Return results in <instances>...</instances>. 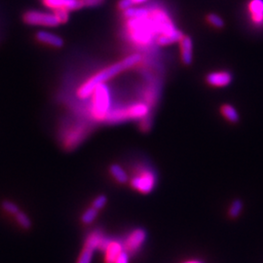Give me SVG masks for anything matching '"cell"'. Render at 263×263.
Returning a JSON list of instances; mask_svg holds the SVG:
<instances>
[{"mask_svg": "<svg viewBox=\"0 0 263 263\" xmlns=\"http://www.w3.org/2000/svg\"><path fill=\"white\" fill-rule=\"evenodd\" d=\"M144 58L139 53H134L125 58L111 64L110 67H107L92 77H90L85 83H83L79 89L77 90V97L81 100L89 99L94 92L95 88L102 83H106L108 80L117 76L121 73L133 69L136 65L140 64L143 61Z\"/></svg>", "mask_w": 263, "mask_h": 263, "instance_id": "cell-1", "label": "cell"}, {"mask_svg": "<svg viewBox=\"0 0 263 263\" xmlns=\"http://www.w3.org/2000/svg\"><path fill=\"white\" fill-rule=\"evenodd\" d=\"M91 113L95 120L105 121L112 108V97L106 83L97 86L91 95Z\"/></svg>", "mask_w": 263, "mask_h": 263, "instance_id": "cell-2", "label": "cell"}, {"mask_svg": "<svg viewBox=\"0 0 263 263\" xmlns=\"http://www.w3.org/2000/svg\"><path fill=\"white\" fill-rule=\"evenodd\" d=\"M130 183L134 189L144 194L150 193L156 186L157 176L149 168H140L139 171L131 177Z\"/></svg>", "mask_w": 263, "mask_h": 263, "instance_id": "cell-3", "label": "cell"}, {"mask_svg": "<svg viewBox=\"0 0 263 263\" xmlns=\"http://www.w3.org/2000/svg\"><path fill=\"white\" fill-rule=\"evenodd\" d=\"M24 22L29 26L40 27H57L59 25L55 13L40 11H28L24 15Z\"/></svg>", "mask_w": 263, "mask_h": 263, "instance_id": "cell-4", "label": "cell"}, {"mask_svg": "<svg viewBox=\"0 0 263 263\" xmlns=\"http://www.w3.org/2000/svg\"><path fill=\"white\" fill-rule=\"evenodd\" d=\"M146 240V232L143 228H137L132 231L123 241V248L130 255H133L140 250Z\"/></svg>", "mask_w": 263, "mask_h": 263, "instance_id": "cell-5", "label": "cell"}, {"mask_svg": "<svg viewBox=\"0 0 263 263\" xmlns=\"http://www.w3.org/2000/svg\"><path fill=\"white\" fill-rule=\"evenodd\" d=\"M124 120H146L150 113V105L147 102H135L120 107Z\"/></svg>", "mask_w": 263, "mask_h": 263, "instance_id": "cell-6", "label": "cell"}, {"mask_svg": "<svg viewBox=\"0 0 263 263\" xmlns=\"http://www.w3.org/2000/svg\"><path fill=\"white\" fill-rule=\"evenodd\" d=\"M233 79L232 74L226 71L213 72L207 74L206 82L215 88H224L231 84Z\"/></svg>", "mask_w": 263, "mask_h": 263, "instance_id": "cell-7", "label": "cell"}, {"mask_svg": "<svg viewBox=\"0 0 263 263\" xmlns=\"http://www.w3.org/2000/svg\"><path fill=\"white\" fill-rule=\"evenodd\" d=\"M248 13L251 23L256 27L263 26V0H249Z\"/></svg>", "mask_w": 263, "mask_h": 263, "instance_id": "cell-8", "label": "cell"}, {"mask_svg": "<svg viewBox=\"0 0 263 263\" xmlns=\"http://www.w3.org/2000/svg\"><path fill=\"white\" fill-rule=\"evenodd\" d=\"M44 4L54 10L64 8L69 11L82 8L81 0H44Z\"/></svg>", "mask_w": 263, "mask_h": 263, "instance_id": "cell-9", "label": "cell"}, {"mask_svg": "<svg viewBox=\"0 0 263 263\" xmlns=\"http://www.w3.org/2000/svg\"><path fill=\"white\" fill-rule=\"evenodd\" d=\"M180 58L183 64L190 65L193 61V41L189 36L183 35L179 41Z\"/></svg>", "mask_w": 263, "mask_h": 263, "instance_id": "cell-10", "label": "cell"}, {"mask_svg": "<svg viewBox=\"0 0 263 263\" xmlns=\"http://www.w3.org/2000/svg\"><path fill=\"white\" fill-rule=\"evenodd\" d=\"M36 39L39 42L54 48H61L64 44V41L60 36L45 30H39L36 33Z\"/></svg>", "mask_w": 263, "mask_h": 263, "instance_id": "cell-11", "label": "cell"}, {"mask_svg": "<svg viewBox=\"0 0 263 263\" xmlns=\"http://www.w3.org/2000/svg\"><path fill=\"white\" fill-rule=\"evenodd\" d=\"M123 250L122 241L112 240L104 251V263H115L117 257Z\"/></svg>", "mask_w": 263, "mask_h": 263, "instance_id": "cell-12", "label": "cell"}, {"mask_svg": "<svg viewBox=\"0 0 263 263\" xmlns=\"http://www.w3.org/2000/svg\"><path fill=\"white\" fill-rule=\"evenodd\" d=\"M150 13V10L146 7H131L123 11V16L127 19H140L147 17Z\"/></svg>", "mask_w": 263, "mask_h": 263, "instance_id": "cell-13", "label": "cell"}, {"mask_svg": "<svg viewBox=\"0 0 263 263\" xmlns=\"http://www.w3.org/2000/svg\"><path fill=\"white\" fill-rule=\"evenodd\" d=\"M220 113L230 123H237L240 120V116L237 109L231 104L228 103L222 104L220 106Z\"/></svg>", "mask_w": 263, "mask_h": 263, "instance_id": "cell-14", "label": "cell"}, {"mask_svg": "<svg viewBox=\"0 0 263 263\" xmlns=\"http://www.w3.org/2000/svg\"><path fill=\"white\" fill-rule=\"evenodd\" d=\"M111 175L119 182V183H126L129 181L130 177L128 173L125 171L124 168H122L118 164H113L109 168Z\"/></svg>", "mask_w": 263, "mask_h": 263, "instance_id": "cell-15", "label": "cell"}, {"mask_svg": "<svg viewBox=\"0 0 263 263\" xmlns=\"http://www.w3.org/2000/svg\"><path fill=\"white\" fill-rule=\"evenodd\" d=\"M99 211L96 210L94 207H91L84 212V214L81 217V220L84 224H91L97 219Z\"/></svg>", "mask_w": 263, "mask_h": 263, "instance_id": "cell-16", "label": "cell"}, {"mask_svg": "<svg viewBox=\"0 0 263 263\" xmlns=\"http://www.w3.org/2000/svg\"><path fill=\"white\" fill-rule=\"evenodd\" d=\"M243 210V202L239 199L237 200H234L229 208V211H228V214H229V217L232 218V219H236L238 218L240 215H241V212Z\"/></svg>", "mask_w": 263, "mask_h": 263, "instance_id": "cell-17", "label": "cell"}, {"mask_svg": "<svg viewBox=\"0 0 263 263\" xmlns=\"http://www.w3.org/2000/svg\"><path fill=\"white\" fill-rule=\"evenodd\" d=\"M207 22L216 29H222L224 27V21L222 18L215 13H211L207 16Z\"/></svg>", "mask_w": 263, "mask_h": 263, "instance_id": "cell-18", "label": "cell"}, {"mask_svg": "<svg viewBox=\"0 0 263 263\" xmlns=\"http://www.w3.org/2000/svg\"><path fill=\"white\" fill-rule=\"evenodd\" d=\"M16 217V220H17V222L23 227V228H25V229H29V228H30V226H31V221H30V219H29V218L24 213V212H19V213H17V215L15 216Z\"/></svg>", "mask_w": 263, "mask_h": 263, "instance_id": "cell-19", "label": "cell"}, {"mask_svg": "<svg viewBox=\"0 0 263 263\" xmlns=\"http://www.w3.org/2000/svg\"><path fill=\"white\" fill-rule=\"evenodd\" d=\"M93 254H94V250L84 247L82 252L79 255L77 263H91L92 258H93Z\"/></svg>", "mask_w": 263, "mask_h": 263, "instance_id": "cell-20", "label": "cell"}, {"mask_svg": "<svg viewBox=\"0 0 263 263\" xmlns=\"http://www.w3.org/2000/svg\"><path fill=\"white\" fill-rule=\"evenodd\" d=\"M55 15L57 17V19L58 20L59 24H64L67 23L70 19V11L64 9V8H60V9H57L55 10Z\"/></svg>", "mask_w": 263, "mask_h": 263, "instance_id": "cell-21", "label": "cell"}, {"mask_svg": "<svg viewBox=\"0 0 263 263\" xmlns=\"http://www.w3.org/2000/svg\"><path fill=\"white\" fill-rule=\"evenodd\" d=\"M2 209H3L5 212H7L8 214L14 215V216H16L17 213L20 212L18 206H17L15 203L11 202V201H3V202H2Z\"/></svg>", "mask_w": 263, "mask_h": 263, "instance_id": "cell-22", "label": "cell"}, {"mask_svg": "<svg viewBox=\"0 0 263 263\" xmlns=\"http://www.w3.org/2000/svg\"><path fill=\"white\" fill-rule=\"evenodd\" d=\"M106 202H107V198H106V197H105L104 195H100V196H98L97 198L93 201L92 207H94L96 210L100 211V210H102V208H104Z\"/></svg>", "mask_w": 263, "mask_h": 263, "instance_id": "cell-23", "label": "cell"}, {"mask_svg": "<svg viewBox=\"0 0 263 263\" xmlns=\"http://www.w3.org/2000/svg\"><path fill=\"white\" fill-rule=\"evenodd\" d=\"M133 6H134L133 0H119V2H118V8L121 11H124V10L133 7Z\"/></svg>", "mask_w": 263, "mask_h": 263, "instance_id": "cell-24", "label": "cell"}, {"mask_svg": "<svg viewBox=\"0 0 263 263\" xmlns=\"http://www.w3.org/2000/svg\"><path fill=\"white\" fill-rule=\"evenodd\" d=\"M103 0H81L82 7H95L102 3Z\"/></svg>", "mask_w": 263, "mask_h": 263, "instance_id": "cell-25", "label": "cell"}, {"mask_svg": "<svg viewBox=\"0 0 263 263\" xmlns=\"http://www.w3.org/2000/svg\"><path fill=\"white\" fill-rule=\"evenodd\" d=\"M129 258H130V254L126 252L125 250H123L120 253V255L117 257L115 263H129Z\"/></svg>", "mask_w": 263, "mask_h": 263, "instance_id": "cell-26", "label": "cell"}, {"mask_svg": "<svg viewBox=\"0 0 263 263\" xmlns=\"http://www.w3.org/2000/svg\"><path fill=\"white\" fill-rule=\"evenodd\" d=\"M148 1V0H133V2H134V5L136 4H143L145 2Z\"/></svg>", "mask_w": 263, "mask_h": 263, "instance_id": "cell-27", "label": "cell"}, {"mask_svg": "<svg viewBox=\"0 0 263 263\" xmlns=\"http://www.w3.org/2000/svg\"><path fill=\"white\" fill-rule=\"evenodd\" d=\"M183 263H203L202 261L200 260H196V259H193V260H189V261H185Z\"/></svg>", "mask_w": 263, "mask_h": 263, "instance_id": "cell-28", "label": "cell"}]
</instances>
